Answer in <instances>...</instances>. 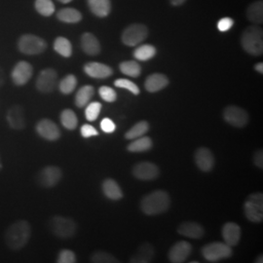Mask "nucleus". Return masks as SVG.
I'll return each instance as SVG.
<instances>
[{"instance_id":"2eb2a0df","label":"nucleus","mask_w":263,"mask_h":263,"mask_svg":"<svg viewBox=\"0 0 263 263\" xmlns=\"http://www.w3.org/2000/svg\"><path fill=\"white\" fill-rule=\"evenodd\" d=\"M7 123L13 130L21 131L26 128L25 110L19 104H14L10 107L6 114Z\"/></svg>"},{"instance_id":"8fccbe9b","label":"nucleus","mask_w":263,"mask_h":263,"mask_svg":"<svg viewBox=\"0 0 263 263\" xmlns=\"http://www.w3.org/2000/svg\"><path fill=\"white\" fill-rule=\"evenodd\" d=\"M255 262H256V263H262L263 262L262 254H260V256H258V257H257V259H256V260H255Z\"/></svg>"},{"instance_id":"473e14b6","label":"nucleus","mask_w":263,"mask_h":263,"mask_svg":"<svg viewBox=\"0 0 263 263\" xmlns=\"http://www.w3.org/2000/svg\"><path fill=\"white\" fill-rule=\"evenodd\" d=\"M119 69L123 74L130 77H139L141 76V67L136 61H125L119 65Z\"/></svg>"},{"instance_id":"7ed1b4c3","label":"nucleus","mask_w":263,"mask_h":263,"mask_svg":"<svg viewBox=\"0 0 263 263\" xmlns=\"http://www.w3.org/2000/svg\"><path fill=\"white\" fill-rule=\"evenodd\" d=\"M241 45L252 56H260L263 53L262 28L251 26L246 28L241 36Z\"/></svg>"},{"instance_id":"e433bc0d","label":"nucleus","mask_w":263,"mask_h":263,"mask_svg":"<svg viewBox=\"0 0 263 263\" xmlns=\"http://www.w3.org/2000/svg\"><path fill=\"white\" fill-rule=\"evenodd\" d=\"M90 261L93 263L119 262V260L115 256H113L112 254H108L106 252H102V251L95 252L90 257Z\"/></svg>"},{"instance_id":"49530a36","label":"nucleus","mask_w":263,"mask_h":263,"mask_svg":"<svg viewBox=\"0 0 263 263\" xmlns=\"http://www.w3.org/2000/svg\"><path fill=\"white\" fill-rule=\"evenodd\" d=\"M4 83H5V73L2 67L0 66V88L4 85Z\"/></svg>"},{"instance_id":"f3484780","label":"nucleus","mask_w":263,"mask_h":263,"mask_svg":"<svg viewBox=\"0 0 263 263\" xmlns=\"http://www.w3.org/2000/svg\"><path fill=\"white\" fill-rule=\"evenodd\" d=\"M84 72L88 76L96 79H105L113 74L110 66L99 62H90L84 66Z\"/></svg>"},{"instance_id":"ea45409f","label":"nucleus","mask_w":263,"mask_h":263,"mask_svg":"<svg viewBox=\"0 0 263 263\" xmlns=\"http://www.w3.org/2000/svg\"><path fill=\"white\" fill-rule=\"evenodd\" d=\"M99 95L106 103H113L117 99L116 92L113 90L112 88H110L108 86H102L99 89Z\"/></svg>"},{"instance_id":"393cba45","label":"nucleus","mask_w":263,"mask_h":263,"mask_svg":"<svg viewBox=\"0 0 263 263\" xmlns=\"http://www.w3.org/2000/svg\"><path fill=\"white\" fill-rule=\"evenodd\" d=\"M102 186H103V192L106 198L113 200V201H118V200L122 199V190L114 179H104Z\"/></svg>"},{"instance_id":"6e6552de","label":"nucleus","mask_w":263,"mask_h":263,"mask_svg":"<svg viewBox=\"0 0 263 263\" xmlns=\"http://www.w3.org/2000/svg\"><path fill=\"white\" fill-rule=\"evenodd\" d=\"M148 36V28L143 24H132L124 29L121 35L123 43L129 47L141 44Z\"/></svg>"},{"instance_id":"c756f323","label":"nucleus","mask_w":263,"mask_h":263,"mask_svg":"<svg viewBox=\"0 0 263 263\" xmlns=\"http://www.w3.org/2000/svg\"><path fill=\"white\" fill-rule=\"evenodd\" d=\"M54 50L59 55L65 58H69L72 55V45L70 41L66 37L60 36L54 41Z\"/></svg>"},{"instance_id":"bb28decb","label":"nucleus","mask_w":263,"mask_h":263,"mask_svg":"<svg viewBox=\"0 0 263 263\" xmlns=\"http://www.w3.org/2000/svg\"><path fill=\"white\" fill-rule=\"evenodd\" d=\"M247 18L254 24H262L263 2L262 0L254 1L249 5L247 9Z\"/></svg>"},{"instance_id":"b1692460","label":"nucleus","mask_w":263,"mask_h":263,"mask_svg":"<svg viewBox=\"0 0 263 263\" xmlns=\"http://www.w3.org/2000/svg\"><path fill=\"white\" fill-rule=\"evenodd\" d=\"M90 11L99 18H106L111 12L110 0H87Z\"/></svg>"},{"instance_id":"37998d69","label":"nucleus","mask_w":263,"mask_h":263,"mask_svg":"<svg viewBox=\"0 0 263 263\" xmlns=\"http://www.w3.org/2000/svg\"><path fill=\"white\" fill-rule=\"evenodd\" d=\"M81 136L85 139H88V138H91V137L99 136V132L97 131L92 125L84 124L81 127Z\"/></svg>"},{"instance_id":"09e8293b","label":"nucleus","mask_w":263,"mask_h":263,"mask_svg":"<svg viewBox=\"0 0 263 263\" xmlns=\"http://www.w3.org/2000/svg\"><path fill=\"white\" fill-rule=\"evenodd\" d=\"M254 69L258 72V73H260V74H262L263 73V64L262 63H258V64H256L255 66H254Z\"/></svg>"},{"instance_id":"aec40b11","label":"nucleus","mask_w":263,"mask_h":263,"mask_svg":"<svg viewBox=\"0 0 263 263\" xmlns=\"http://www.w3.org/2000/svg\"><path fill=\"white\" fill-rule=\"evenodd\" d=\"M221 233H222L224 243L230 247H234L238 245L241 239L242 229L240 226L234 222H227L222 227Z\"/></svg>"},{"instance_id":"412c9836","label":"nucleus","mask_w":263,"mask_h":263,"mask_svg":"<svg viewBox=\"0 0 263 263\" xmlns=\"http://www.w3.org/2000/svg\"><path fill=\"white\" fill-rule=\"evenodd\" d=\"M155 250L149 243H142L132 255L131 263H149L153 261Z\"/></svg>"},{"instance_id":"f8f14e48","label":"nucleus","mask_w":263,"mask_h":263,"mask_svg":"<svg viewBox=\"0 0 263 263\" xmlns=\"http://www.w3.org/2000/svg\"><path fill=\"white\" fill-rule=\"evenodd\" d=\"M132 173L135 178L147 181L157 179L159 177L160 170L157 165L151 162H141L134 166Z\"/></svg>"},{"instance_id":"58836bf2","label":"nucleus","mask_w":263,"mask_h":263,"mask_svg":"<svg viewBox=\"0 0 263 263\" xmlns=\"http://www.w3.org/2000/svg\"><path fill=\"white\" fill-rule=\"evenodd\" d=\"M114 86H116L117 88H122V89H126L128 91H130L132 94L135 96H138L141 93V90L139 88V86L135 84L134 82H132L131 80L125 79V78H120V79H116L114 81Z\"/></svg>"},{"instance_id":"2f4dec72","label":"nucleus","mask_w":263,"mask_h":263,"mask_svg":"<svg viewBox=\"0 0 263 263\" xmlns=\"http://www.w3.org/2000/svg\"><path fill=\"white\" fill-rule=\"evenodd\" d=\"M149 130V123L147 121H140L134 125L129 131L125 134V139L135 140L144 136Z\"/></svg>"},{"instance_id":"c9c22d12","label":"nucleus","mask_w":263,"mask_h":263,"mask_svg":"<svg viewBox=\"0 0 263 263\" xmlns=\"http://www.w3.org/2000/svg\"><path fill=\"white\" fill-rule=\"evenodd\" d=\"M77 86V78L73 74H68L63 78L59 84V89L62 94H71Z\"/></svg>"},{"instance_id":"0eeeda50","label":"nucleus","mask_w":263,"mask_h":263,"mask_svg":"<svg viewBox=\"0 0 263 263\" xmlns=\"http://www.w3.org/2000/svg\"><path fill=\"white\" fill-rule=\"evenodd\" d=\"M246 217L254 223H260L263 220V194L260 192L251 194L244 204Z\"/></svg>"},{"instance_id":"3c124183","label":"nucleus","mask_w":263,"mask_h":263,"mask_svg":"<svg viewBox=\"0 0 263 263\" xmlns=\"http://www.w3.org/2000/svg\"><path fill=\"white\" fill-rule=\"evenodd\" d=\"M61 3H64V4H67V3H69V2H71L72 0H59Z\"/></svg>"},{"instance_id":"a18cd8bd","label":"nucleus","mask_w":263,"mask_h":263,"mask_svg":"<svg viewBox=\"0 0 263 263\" xmlns=\"http://www.w3.org/2000/svg\"><path fill=\"white\" fill-rule=\"evenodd\" d=\"M254 165L259 168L262 169L263 168V152L261 149L257 151L254 153Z\"/></svg>"},{"instance_id":"7c9ffc66","label":"nucleus","mask_w":263,"mask_h":263,"mask_svg":"<svg viewBox=\"0 0 263 263\" xmlns=\"http://www.w3.org/2000/svg\"><path fill=\"white\" fill-rule=\"evenodd\" d=\"M152 147V140L148 137L142 136L141 138L135 139V141L131 142L127 149L130 152H145L151 151Z\"/></svg>"},{"instance_id":"f03ea898","label":"nucleus","mask_w":263,"mask_h":263,"mask_svg":"<svg viewBox=\"0 0 263 263\" xmlns=\"http://www.w3.org/2000/svg\"><path fill=\"white\" fill-rule=\"evenodd\" d=\"M171 206V197L164 190H156L141 200V209L146 216H157L167 212Z\"/></svg>"},{"instance_id":"39448f33","label":"nucleus","mask_w":263,"mask_h":263,"mask_svg":"<svg viewBox=\"0 0 263 263\" xmlns=\"http://www.w3.org/2000/svg\"><path fill=\"white\" fill-rule=\"evenodd\" d=\"M18 49L25 55L35 56L42 54L47 49V43L43 38L36 35L24 34L18 40Z\"/></svg>"},{"instance_id":"72a5a7b5","label":"nucleus","mask_w":263,"mask_h":263,"mask_svg":"<svg viewBox=\"0 0 263 263\" xmlns=\"http://www.w3.org/2000/svg\"><path fill=\"white\" fill-rule=\"evenodd\" d=\"M61 123L67 130H76L78 125V119L76 113L71 109H65L61 113Z\"/></svg>"},{"instance_id":"de8ad7c7","label":"nucleus","mask_w":263,"mask_h":263,"mask_svg":"<svg viewBox=\"0 0 263 263\" xmlns=\"http://www.w3.org/2000/svg\"><path fill=\"white\" fill-rule=\"evenodd\" d=\"M185 1H186V0H170L171 4L174 5V6H180V5H182L183 3H185Z\"/></svg>"},{"instance_id":"dca6fc26","label":"nucleus","mask_w":263,"mask_h":263,"mask_svg":"<svg viewBox=\"0 0 263 263\" xmlns=\"http://www.w3.org/2000/svg\"><path fill=\"white\" fill-rule=\"evenodd\" d=\"M192 252V246L186 241H179L174 245L169 251V259L171 262H184Z\"/></svg>"},{"instance_id":"9b49d317","label":"nucleus","mask_w":263,"mask_h":263,"mask_svg":"<svg viewBox=\"0 0 263 263\" xmlns=\"http://www.w3.org/2000/svg\"><path fill=\"white\" fill-rule=\"evenodd\" d=\"M63 178V172L57 166H46L38 173V183L44 188L56 186Z\"/></svg>"},{"instance_id":"20e7f679","label":"nucleus","mask_w":263,"mask_h":263,"mask_svg":"<svg viewBox=\"0 0 263 263\" xmlns=\"http://www.w3.org/2000/svg\"><path fill=\"white\" fill-rule=\"evenodd\" d=\"M49 229L53 235L62 239H68L76 235L77 224L72 218L66 216H55L49 220Z\"/></svg>"},{"instance_id":"a211bd4d","label":"nucleus","mask_w":263,"mask_h":263,"mask_svg":"<svg viewBox=\"0 0 263 263\" xmlns=\"http://www.w3.org/2000/svg\"><path fill=\"white\" fill-rule=\"evenodd\" d=\"M195 163L202 172H210L215 166V157L213 152L207 147H200L195 152Z\"/></svg>"},{"instance_id":"423d86ee","label":"nucleus","mask_w":263,"mask_h":263,"mask_svg":"<svg viewBox=\"0 0 263 263\" xmlns=\"http://www.w3.org/2000/svg\"><path fill=\"white\" fill-rule=\"evenodd\" d=\"M232 254V247L221 242L210 243L202 249V255L209 262L220 261L231 257Z\"/></svg>"},{"instance_id":"ddd939ff","label":"nucleus","mask_w":263,"mask_h":263,"mask_svg":"<svg viewBox=\"0 0 263 263\" xmlns=\"http://www.w3.org/2000/svg\"><path fill=\"white\" fill-rule=\"evenodd\" d=\"M32 73V66L26 61H21L18 64H16V66L12 69L11 78L14 84L17 86H24L30 80Z\"/></svg>"},{"instance_id":"5701e85b","label":"nucleus","mask_w":263,"mask_h":263,"mask_svg":"<svg viewBox=\"0 0 263 263\" xmlns=\"http://www.w3.org/2000/svg\"><path fill=\"white\" fill-rule=\"evenodd\" d=\"M169 85L168 77L162 73H153L148 76L144 82V87L147 92L156 93L165 89Z\"/></svg>"},{"instance_id":"4c0bfd02","label":"nucleus","mask_w":263,"mask_h":263,"mask_svg":"<svg viewBox=\"0 0 263 263\" xmlns=\"http://www.w3.org/2000/svg\"><path fill=\"white\" fill-rule=\"evenodd\" d=\"M102 110V104L99 102H93L91 104H87L85 109V116L88 121H96Z\"/></svg>"},{"instance_id":"4468645a","label":"nucleus","mask_w":263,"mask_h":263,"mask_svg":"<svg viewBox=\"0 0 263 263\" xmlns=\"http://www.w3.org/2000/svg\"><path fill=\"white\" fill-rule=\"evenodd\" d=\"M35 130L38 135L49 141H58L61 138V131L55 122L50 119H42L36 124Z\"/></svg>"},{"instance_id":"a19ab883","label":"nucleus","mask_w":263,"mask_h":263,"mask_svg":"<svg viewBox=\"0 0 263 263\" xmlns=\"http://www.w3.org/2000/svg\"><path fill=\"white\" fill-rule=\"evenodd\" d=\"M58 263H76V256L74 253L70 250H62L57 258Z\"/></svg>"},{"instance_id":"f257e3e1","label":"nucleus","mask_w":263,"mask_h":263,"mask_svg":"<svg viewBox=\"0 0 263 263\" xmlns=\"http://www.w3.org/2000/svg\"><path fill=\"white\" fill-rule=\"evenodd\" d=\"M31 236V227L27 220L20 219L12 223L4 234L5 244L12 251H20L25 248Z\"/></svg>"},{"instance_id":"6ab92c4d","label":"nucleus","mask_w":263,"mask_h":263,"mask_svg":"<svg viewBox=\"0 0 263 263\" xmlns=\"http://www.w3.org/2000/svg\"><path fill=\"white\" fill-rule=\"evenodd\" d=\"M178 232L181 236L191 239H201L205 235L204 227L197 222L184 221L179 224Z\"/></svg>"},{"instance_id":"cd10ccee","label":"nucleus","mask_w":263,"mask_h":263,"mask_svg":"<svg viewBox=\"0 0 263 263\" xmlns=\"http://www.w3.org/2000/svg\"><path fill=\"white\" fill-rule=\"evenodd\" d=\"M57 18L63 23L76 24L82 20V14L76 8H63L57 13Z\"/></svg>"},{"instance_id":"4be33fe9","label":"nucleus","mask_w":263,"mask_h":263,"mask_svg":"<svg viewBox=\"0 0 263 263\" xmlns=\"http://www.w3.org/2000/svg\"><path fill=\"white\" fill-rule=\"evenodd\" d=\"M80 44L83 52L89 56H97L101 53V50H102L101 44L98 38L91 32H85L82 34Z\"/></svg>"},{"instance_id":"f704fd0d","label":"nucleus","mask_w":263,"mask_h":263,"mask_svg":"<svg viewBox=\"0 0 263 263\" xmlns=\"http://www.w3.org/2000/svg\"><path fill=\"white\" fill-rule=\"evenodd\" d=\"M35 10L41 16L50 17L55 13V4L52 0H35Z\"/></svg>"},{"instance_id":"9d476101","label":"nucleus","mask_w":263,"mask_h":263,"mask_svg":"<svg viewBox=\"0 0 263 263\" xmlns=\"http://www.w3.org/2000/svg\"><path fill=\"white\" fill-rule=\"evenodd\" d=\"M223 118L229 125L236 128H243L249 122L248 112L236 105H228L223 110Z\"/></svg>"},{"instance_id":"1a4fd4ad","label":"nucleus","mask_w":263,"mask_h":263,"mask_svg":"<svg viewBox=\"0 0 263 263\" xmlns=\"http://www.w3.org/2000/svg\"><path fill=\"white\" fill-rule=\"evenodd\" d=\"M58 73L53 68H45L41 70L35 82V87L42 94L52 93L56 88Z\"/></svg>"},{"instance_id":"79ce46f5","label":"nucleus","mask_w":263,"mask_h":263,"mask_svg":"<svg viewBox=\"0 0 263 263\" xmlns=\"http://www.w3.org/2000/svg\"><path fill=\"white\" fill-rule=\"evenodd\" d=\"M234 26V20L224 17L217 22V29L221 32H226Z\"/></svg>"},{"instance_id":"a878e982","label":"nucleus","mask_w":263,"mask_h":263,"mask_svg":"<svg viewBox=\"0 0 263 263\" xmlns=\"http://www.w3.org/2000/svg\"><path fill=\"white\" fill-rule=\"evenodd\" d=\"M95 89L91 85L82 86L76 95V105L79 108H82L89 104V102L94 97Z\"/></svg>"},{"instance_id":"c03bdc74","label":"nucleus","mask_w":263,"mask_h":263,"mask_svg":"<svg viewBox=\"0 0 263 263\" xmlns=\"http://www.w3.org/2000/svg\"><path fill=\"white\" fill-rule=\"evenodd\" d=\"M101 129L106 133V134H111L113 132L115 131L116 129V125L115 123L113 122L111 119L109 118H104L101 122Z\"/></svg>"},{"instance_id":"c85d7f7f","label":"nucleus","mask_w":263,"mask_h":263,"mask_svg":"<svg viewBox=\"0 0 263 263\" xmlns=\"http://www.w3.org/2000/svg\"><path fill=\"white\" fill-rule=\"evenodd\" d=\"M157 53L156 48L151 44H143L134 51V57L136 60L145 62L154 58Z\"/></svg>"},{"instance_id":"603ef678","label":"nucleus","mask_w":263,"mask_h":263,"mask_svg":"<svg viewBox=\"0 0 263 263\" xmlns=\"http://www.w3.org/2000/svg\"><path fill=\"white\" fill-rule=\"evenodd\" d=\"M2 168H3V166H2V162H1V157H0V171L2 170Z\"/></svg>"}]
</instances>
